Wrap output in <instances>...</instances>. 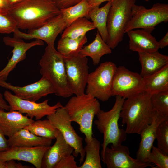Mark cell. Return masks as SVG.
I'll list each match as a JSON object with an SVG mask.
<instances>
[{
  "label": "cell",
  "mask_w": 168,
  "mask_h": 168,
  "mask_svg": "<svg viewBox=\"0 0 168 168\" xmlns=\"http://www.w3.org/2000/svg\"><path fill=\"white\" fill-rule=\"evenodd\" d=\"M96 28L92 21L86 17L79 18L64 30L61 37L77 38L86 35V33Z\"/></svg>",
  "instance_id": "30"
},
{
  "label": "cell",
  "mask_w": 168,
  "mask_h": 168,
  "mask_svg": "<svg viewBox=\"0 0 168 168\" xmlns=\"http://www.w3.org/2000/svg\"><path fill=\"white\" fill-rule=\"evenodd\" d=\"M132 17L126 26L124 33L135 29H144L150 33L162 22L168 21V4L157 3L150 9L134 4L132 8Z\"/></svg>",
  "instance_id": "7"
},
{
  "label": "cell",
  "mask_w": 168,
  "mask_h": 168,
  "mask_svg": "<svg viewBox=\"0 0 168 168\" xmlns=\"http://www.w3.org/2000/svg\"><path fill=\"white\" fill-rule=\"evenodd\" d=\"M3 95L9 104L10 111H17L22 114H26L29 117L35 118L36 120L52 114L57 109L63 106L60 102L51 106L48 103V99L40 103L23 99L7 90L5 91Z\"/></svg>",
  "instance_id": "11"
},
{
  "label": "cell",
  "mask_w": 168,
  "mask_h": 168,
  "mask_svg": "<svg viewBox=\"0 0 168 168\" xmlns=\"http://www.w3.org/2000/svg\"><path fill=\"white\" fill-rule=\"evenodd\" d=\"M10 147L50 146L52 140L37 136L24 128L8 139Z\"/></svg>",
  "instance_id": "22"
},
{
  "label": "cell",
  "mask_w": 168,
  "mask_h": 168,
  "mask_svg": "<svg viewBox=\"0 0 168 168\" xmlns=\"http://www.w3.org/2000/svg\"><path fill=\"white\" fill-rule=\"evenodd\" d=\"M47 117L61 133L66 142L73 148V156L77 157L80 155L79 161L81 164L86 155L83 146V138L77 134L72 126V122L64 107L58 108L54 113Z\"/></svg>",
  "instance_id": "9"
},
{
  "label": "cell",
  "mask_w": 168,
  "mask_h": 168,
  "mask_svg": "<svg viewBox=\"0 0 168 168\" xmlns=\"http://www.w3.org/2000/svg\"><path fill=\"white\" fill-rule=\"evenodd\" d=\"M87 42L86 35L77 38L61 37L58 42L57 51L64 58L76 56Z\"/></svg>",
  "instance_id": "27"
},
{
  "label": "cell",
  "mask_w": 168,
  "mask_h": 168,
  "mask_svg": "<svg viewBox=\"0 0 168 168\" xmlns=\"http://www.w3.org/2000/svg\"><path fill=\"white\" fill-rule=\"evenodd\" d=\"M146 1H148L149 0H144Z\"/></svg>",
  "instance_id": "46"
},
{
  "label": "cell",
  "mask_w": 168,
  "mask_h": 168,
  "mask_svg": "<svg viewBox=\"0 0 168 168\" xmlns=\"http://www.w3.org/2000/svg\"><path fill=\"white\" fill-rule=\"evenodd\" d=\"M113 0H91L89 1V3L92 7L96 6H99L103 2L106 1H112Z\"/></svg>",
  "instance_id": "43"
},
{
  "label": "cell",
  "mask_w": 168,
  "mask_h": 168,
  "mask_svg": "<svg viewBox=\"0 0 168 168\" xmlns=\"http://www.w3.org/2000/svg\"><path fill=\"white\" fill-rule=\"evenodd\" d=\"M59 9L68 8L80 2L82 0H53Z\"/></svg>",
  "instance_id": "37"
},
{
  "label": "cell",
  "mask_w": 168,
  "mask_h": 168,
  "mask_svg": "<svg viewBox=\"0 0 168 168\" xmlns=\"http://www.w3.org/2000/svg\"><path fill=\"white\" fill-rule=\"evenodd\" d=\"M39 64L40 74L53 86L56 95L67 98L73 95L68 82L64 58L54 47L45 48Z\"/></svg>",
  "instance_id": "3"
},
{
  "label": "cell",
  "mask_w": 168,
  "mask_h": 168,
  "mask_svg": "<svg viewBox=\"0 0 168 168\" xmlns=\"http://www.w3.org/2000/svg\"><path fill=\"white\" fill-rule=\"evenodd\" d=\"M151 95L144 91L125 100L120 116L126 125L127 134H140L152 123L156 112L151 104Z\"/></svg>",
  "instance_id": "2"
},
{
  "label": "cell",
  "mask_w": 168,
  "mask_h": 168,
  "mask_svg": "<svg viewBox=\"0 0 168 168\" xmlns=\"http://www.w3.org/2000/svg\"><path fill=\"white\" fill-rule=\"evenodd\" d=\"M30 166L22 165L21 163H17L14 160H10L5 161V168H31Z\"/></svg>",
  "instance_id": "38"
},
{
  "label": "cell",
  "mask_w": 168,
  "mask_h": 168,
  "mask_svg": "<svg viewBox=\"0 0 168 168\" xmlns=\"http://www.w3.org/2000/svg\"><path fill=\"white\" fill-rule=\"evenodd\" d=\"M84 148L86 154L83 163L78 168H101L100 155V142L93 137L91 141L86 143Z\"/></svg>",
  "instance_id": "28"
},
{
  "label": "cell",
  "mask_w": 168,
  "mask_h": 168,
  "mask_svg": "<svg viewBox=\"0 0 168 168\" xmlns=\"http://www.w3.org/2000/svg\"><path fill=\"white\" fill-rule=\"evenodd\" d=\"M67 27V24L60 13L48 21L41 26L28 30V33L21 32L17 28L14 36L25 40L35 39L45 42L47 46L54 47V42L58 35Z\"/></svg>",
  "instance_id": "13"
},
{
  "label": "cell",
  "mask_w": 168,
  "mask_h": 168,
  "mask_svg": "<svg viewBox=\"0 0 168 168\" xmlns=\"http://www.w3.org/2000/svg\"><path fill=\"white\" fill-rule=\"evenodd\" d=\"M112 1L107 3L101 7L99 6L92 7L88 13V16L91 19L96 28L97 29L103 40L106 42L108 38L107 27V17Z\"/></svg>",
  "instance_id": "26"
},
{
  "label": "cell",
  "mask_w": 168,
  "mask_h": 168,
  "mask_svg": "<svg viewBox=\"0 0 168 168\" xmlns=\"http://www.w3.org/2000/svg\"><path fill=\"white\" fill-rule=\"evenodd\" d=\"M144 91L151 95L168 91V64L157 72L143 77Z\"/></svg>",
  "instance_id": "24"
},
{
  "label": "cell",
  "mask_w": 168,
  "mask_h": 168,
  "mask_svg": "<svg viewBox=\"0 0 168 168\" xmlns=\"http://www.w3.org/2000/svg\"><path fill=\"white\" fill-rule=\"evenodd\" d=\"M3 42L6 45L13 48L12 57L6 66L0 71V79L4 81L6 80L10 73L16 68L17 64L25 59L28 50L32 47L44 44L43 41L41 40H36L31 42L26 43L22 39L14 36L5 37Z\"/></svg>",
  "instance_id": "16"
},
{
  "label": "cell",
  "mask_w": 168,
  "mask_h": 168,
  "mask_svg": "<svg viewBox=\"0 0 168 168\" xmlns=\"http://www.w3.org/2000/svg\"><path fill=\"white\" fill-rule=\"evenodd\" d=\"M0 168H5V161L0 160Z\"/></svg>",
  "instance_id": "45"
},
{
  "label": "cell",
  "mask_w": 168,
  "mask_h": 168,
  "mask_svg": "<svg viewBox=\"0 0 168 168\" xmlns=\"http://www.w3.org/2000/svg\"><path fill=\"white\" fill-rule=\"evenodd\" d=\"M115 96V102L112 108L107 111L100 109L96 115L97 119L94 122L98 130L104 135L101 159L108 144L117 146L121 144L127 138V134L125 130L119 127L118 124L122 106L125 99L119 96Z\"/></svg>",
  "instance_id": "5"
},
{
  "label": "cell",
  "mask_w": 168,
  "mask_h": 168,
  "mask_svg": "<svg viewBox=\"0 0 168 168\" xmlns=\"http://www.w3.org/2000/svg\"><path fill=\"white\" fill-rule=\"evenodd\" d=\"M63 58L68 82L73 94H84L89 74L88 58L79 54Z\"/></svg>",
  "instance_id": "12"
},
{
  "label": "cell",
  "mask_w": 168,
  "mask_h": 168,
  "mask_svg": "<svg viewBox=\"0 0 168 168\" xmlns=\"http://www.w3.org/2000/svg\"><path fill=\"white\" fill-rule=\"evenodd\" d=\"M10 7L7 0H0V13H9Z\"/></svg>",
  "instance_id": "40"
},
{
  "label": "cell",
  "mask_w": 168,
  "mask_h": 168,
  "mask_svg": "<svg viewBox=\"0 0 168 168\" xmlns=\"http://www.w3.org/2000/svg\"><path fill=\"white\" fill-rule=\"evenodd\" d=\"M9 13L18 29L29 30L41 26L60 11L53 0H23L11 6Z\"/></svg>",
  "instance_id": "1"
},
{
  "label": "cell",
  "mask_w": 168,
  "mask_h": 168,
  "mask_svg": "<svg viewBox=\"0 0 168 168\" xmlns=\"http://www.w3.org/2000/svg\"><path fill=\"white\" fill-rule=\"evenodd\" d=\"M112 53L111 49L102 39L97 30L94 40L88 45L83 46L79 54L82 57H89L94 65H98L103 55Z\"/></svg>",
  "instance_id": "25"
},
{
  "label": "cell",
  "mask_w": 168,
  "mask_h": 168,
  "mask_svg": "<svg viewBox=\"0 0 168 168\" xmlns=\"http://www.w3.org/2000/svg\"><path fill=\"white\" fill-rule=\"evenodd\" d=\"M136 0H113L107 20L108 38L106 43L111 49L123 40L125 29L132 17Z\"/></svg>",
  "instance_id": "6"
},
{
  "label": "cell",
  "mask_w": 168,
  "mask_h": 168,
  "mask_svg": "<svg viewBox=\"0 0 168 168\" xmlns=\"http://www.w3.org/2000/svg\"><path fill=\"white\" fill-rule=\"evenodd\" d=\"M54 144L50 146L45 153L42 160L41 168H54L63 158L72 153L73 148L65 140L59 131Z\"/></svg>",
  "instance_id": "21"
},
{
  "label": "cell",
  "mask_w": 168,
  "mask_h": 168,
  "mask_svg": "<svg viewBox=\"0 0 168 168\" xmlns=\"http://www.w3.org/2000/svg\"><path fill=\"white\" fill-rule=\"evenodd\" d=\"M64 107L71 121L77 123L79 130L85 136L86 143L90 142L93 138V120L100 110L98 99L84 93L72 97Z\"/></svg>",
  "instance_id": "4"
},
{
  "label": "cell",
  "mask_w": 168,
  "mask_h": 168,
  "mask_svg": "<svg viewBox=\"0 0 168 168\" xmlns=\"http://www.w3.org/2000/svg\"><path fill=\"white\" fill-rule=\"evenodd\" d=\"M0 86L11 90L20 98L34 102L49 94L55 93L53 86L43 77L35 83L23 86H14L0 79Z\"/></svg>",
  "instance_id": "15"
},
{
  "label": "cell",
  "mask_w": 168,
  "mask_h": 168,
  "mask_svg": "<svg viewBox=\"0 0 168 168\" xmlns=\"http://www.w3.org/2000/svg\"><path fill=\"white\" fill-rule=\"evenodd\" d=\"M129 47L132 51L138 53H151L159 49L158 42L151 34L143 29L133 30L127 32Z\"/></svg>",
  "instance_id": "20"
},
{
  "label": "cell",
  "mask_w": 168,
  "mask_h": 168,
  "mask_svg": "<svg viewBox=\"0 0 168 168\" xmlns=\"http://www.w3.org/2000/svg\"><path fill=\"white\" fill-rule=\"evenodd\" d=\"M23 0H7L11 6L19 3Z\"/></svg>",
  "instance_id": "44"
},
{
  "label": "cell",
  "mask_w": 168,
  "mask_h": 168,
  "mask_svg": "<svg viewBox=\"0 0 168 168\" xmlns=\"http://www.w3.org/2000/svg\"><path fill=\"white\" fill-rule=\"evenodd\" d=\"M0 107L7 111L10 110V106L3 98V95L0 92Z\"/></svg>",
  "instance_id": "42"
},
{
  "label": "cell",
  "mask_w": 168,
  "mask_h": 168,
  "mask_svg": "<svg viewBox=\"0 0 168 168\" xmlns=\"http://www.w3.org/2000/svg\"><path fill=\"white\" fill-rule=\"evenodd\" d=\"M144 91L143 77L124 66L117 67L114 77L111 95L127 99Z\"/></svg>",
  "instance_id": "10"
},
{
  "label": "cell",
  "mask_w": 168,
  "mask_h": 168,
  "mask_svg": "<svg viewBox=\"0 0 168 168\" xmlns=\"http://www.w3.org/2000/svg\"><path fill=\"white\" fill-rule=\"evenodd\" d=\"M168 119L156 112L151 123L145 128L140 135L141 140L136 153V159L145 162V161L150 153L153 143L156 139V133L159 124Z\"/></svg>",
  "instance_id": "19"
},
{
  "label": "cell",
  "mask_w": 168,
  "mask_h": 168,
  "mask_svg": "<svg viewBox=\"0 0 168 168\" xmlns=\"http://www.w3.org/2000/svg\"><path fill=\"white\" fill-rule=\"evenodd\" d=\"M158 42L159 49H162L168 45V33Z\"/></svg>",
  "instance_id": "41"
},
{
  "label": "cell",
  "mask_w": 168,
  "mask_h": 168,
  "mask_svg": "<svg viewBox=\"0 0 168 168\" xmlns=\"http://www.w3.org/2000/svg\"><path fill=\"white\" fill-rule=\"evenodd\" d=\"M17 28L16 22L10 14L0 13V33H13Z\"/></svg>",
  "instance_id": "35"
},
{
  "label": "cell",
  "mask_w": 168,
  "mask_h": 168,
  "mask_svg": "<svg viewBox=\"0 0 168 168\" xmlns=\"http://www.w3.org/2000/svg\"><path fill=\"white\" fill-rule=\"evenodd\" d=\"M157 147L165 154L168 155V119L158 125L156 133Z\"/></svg>",
  "instance_id": "33"
},
{
  "label": "cell",
  "mask_w": 168,
  "mask_h": 168,
  "mask_svg": "<svg viewBox=\"0 0 168 168\" xmlns=\"http://www.w3.org/2000/svg\"><path fill=\"white\" fill-rule=\"evenodd\" d=\"M101 160L108 168H153L154 166L152 163L142 162L131 157L128 148L122 144L111 145V148L107 147Z\"/></svg>",
  "instance_id": "14"
},
{
  "label": "cell",
  "mask_w": 168,
  "mask_h": 168,
  "mask_svg": "<svg viewBox=\"0 0 168 168\" xmlns=\"http://www.w3.org/2000/svg\"><path fill=\"white\" fill-rule=\"evenodd\" d=\"M145 162L154 164L157 168H168V155L162 152L157 147L152 146L151 152Z\"/></svg>",
  "instance_id": "34"
},
{
  "label": "cell",
  "mask_w": 168,
  "mask_h": 168,
  "mask_svg": "<svg viewBox=\"0 0 168 168\" xmlns=\"http://www.w3.org/2000/svg\"><path fill=\"white\" fill-rule=\"evenodd\" d=\"M141 69L140 74L143 77L150 75L168 64V56L158 51L151 53H138Z\"/></svg>",
  "instance_id": "23"
},
{
  "label": "cell",
  "mask_w": 168,
  "mask_h": 168,
  "mask_svg": "<svg viewBox=\"0 0 168 168\" xmlns=\"http://www.w3.org/2000/svg\"><path fill=\"white\" fill-rule=\"evenodd\" d=\"M91 8L87 0H82L74 5L61 9L60 11L66 21L67 27L79 18L86 17L89 19L88 13Z\"/></svg>",
  "instance_id": "29"
},
{
  "label": "cell",
  "mask_w": 168,
  "mask_h": 168,
  "mask_svg": "<svg viewBox=\"0 0 168 168\" xmlns=\"http://www.w3.org/2000/svg\"><path fill=\"white\" fill-rule=\"evenodd\" d=\"M88 0V1H90V0Z\"/></svg>",
  "instance_id": "47"
},
{
  "label": "cell",
  "mask_w": 168,
  "mask_h": 168,
  "mask_svg": "<svg viewBox=\"0 0 168 168\" xmlns=\"http://www.w3.org/2000/svg\"><path fill=\"white\" fill-rule=\"evenodd\" d=\"M73 155L71 154L63 158L54 166V168H78Z\"/></svg>",
  "instance_id": "36"
},
{
  "label": "cell",
  "mask_w": 168,
  "mask_h": 168,
  "mask_svg": "<svg viewBox=\"0 0 168 168\" xmlns=\"http://www.w3.org/2000/svg\"><path fill=\"white\" fill-rule=\"evenodd\" d=\"M50 146L10 147L0 152V160L3 161L12 160L23 161L36 168H41L43 157Z\"/></svg>",
  "instance_id": "17"
},
{
  "label": "cell",
  "mask_w": 168,
  "mask_h": 168,
  "mask_svg": "<svg viewBox=\"0 0 168 168\" xmlns=\"http://www.w3.org/2000/svg\"><path fill=\"white\" fill-rule=\"evenodd\" d=\"M35 135L52 139L55 138L59 132L48 119L34 121L30 125L25 128Z\"/></svg>",
  "instance_id": "31"
},
{
  "label": "cell",
  "mask_w": 168,
  "mask_h": 168,
  "mask_svg": "<svg viewBox=\"0 0 168 168\" xmlns=\"http://www.w3.org/2000/svg\"><path fill=\"white\" fill-rule=\"evenodd\" d=\"M0 129V152L5 151L10 147L8 139Z\"/></svg>",
  "instance_id": "39"
},
{
  "label": "cell",
  "mask_w": 168,
  "mask_h": 168,
  "mask_svg": "<svg viewBox=\"0 0 168 168\" xmlns=\"http://www.w3.org/2000/svg\"><path fill=\"white\" fill-rule=\"evenodd\" d=\"M150 99L155 112L163 116L168 117V91L152 94Z\"/></svg>",
  "instance_id": "32"
},
{
  "label": "cell",
  "mask_w": 168,
  "mask_h": 168,
  "mask_svg": "<svg viewBox=\"0 0 168 168\" xmlns=\"http://www.w3.org/2000/svg\"><path fill=\"white\" fill-rule=\"evenodd\" d=\"M34 121L33 119L18 111L5 112L4 109L0 107V129L8 138Z\"/></svg>",
  "instance_id": "18"
},
{
  "label": "cell",
  "mask_w": 168,
  "mask_h": 168,
  "mask_svg": "<svg viewBox=\"0 0 168 168\" xmlns=\"http://www.w3.org/2000/svg\"><path fill=\"white\" fill-rule=\"evenodd\" d=\"M117 67L114 63L106 61L89 73L86 93L105 102L112 96L111 88Z\"/></svg>",
  "instance_id": "8"
}]
</instances>
